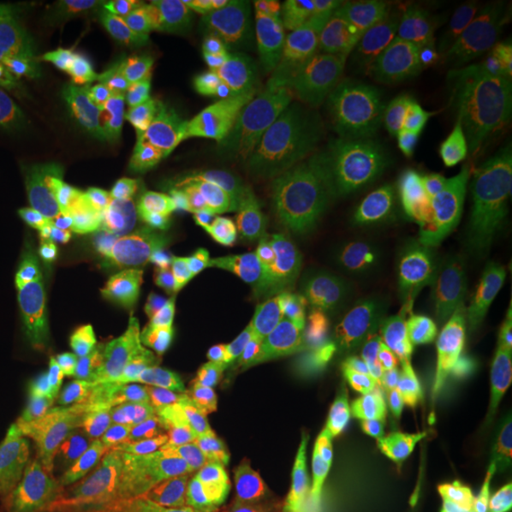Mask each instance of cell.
<instances>
[{
	"mask_svg": "<svg viewBox=\"0 0 512 512\" xmlns=\"http://www.w3.org/2000/svg\"><path fill=\"white\" fill-rule=\"evenodd\" d=\"M167 395L186 420L202 427L215 418V414L224 403L220 385L200 376L188 374L179 376L175 382L167 384Z\"/></svg>",
	"mask_w": 512,
	"mask_h": 512,
	"instance_id": "cell-34",
	"label": "cell"
},
{
	"mask_svg": "<svg viewBox=\"0 0 512 512\" xmlns=\"http://www.w3.org/2000/svg\"><path fill=\"white\" fill-rule=\"evenodd\" d=\"M247 40L256 54L281 71H298L304 61H317L321 52L319 23L304 6H285Z\"/></svg>",
	"mask_w": 512,
	"mask_h": 512,
	"instance_id": "cell-17",
	"label": "cell"
},
{
	"mask_svg": "<svg viewBox=\"0 0 512 512\" xmlns=\"http://www.w3.org/2000/svg\"><path fill=\"white\" fill-rule=\"evenodd\" d=\"M54 253L46 222L14 184L0 177V258L14 264H38Z\"/></svg>",
	"mask_w": 512,
	"mask_h": 512,
	"instance_id": "cell-21",
	"label": "cell"
},
{
	"mask_svg": "<svg viewBox=\"0 0 512 512\" xmlns=\"http://www.w3.org/2000/svg\"><path fill=\"white\" fill-rule=\"evenodd\" d=\"M141 476H143V467L139 461L116 458L103 450V469H101L99 480H103L105 484L131 488L141 480Z\"/></svg>",
	"mask_w": 512,
	"mask_h": 512,
	"instance_id": "cell-47",
	"label": "cell"
},
{
	"mask_svg": "<svg viewBox=\"0 0 512 512\" xmlns=\"http://www.w3.org/2000/svg\"><path fill=\"white\" fill-rule=\"evenodd\" d=\"M380 351L431 368L446 378L461 393L471 421H475L478 404L494 372L473 349L450 340H412L389 344Z\"/></svg>",
	"mask_w": 512,
	"mask_h": 512,
	"instance_id": "cell-15",
	"label": "cell"
},
{
	"mask_svg": "<svg viewBox=\"0 0 512 512\" xmlns=\"http://www.w3.org/2000/svg\"><path fill=\"white\" fill-rule=\"evenodd\" d=\"M101 446L105 452L120 459L128 461H143L147 456V437L139 427L120 425L107 439H101Z\"/></svg>",
	"mask_w": 512,
	"mask_h": 512,
	"instance_id": "cell-45",
	"label": "cell"
},
{
	"mask_svg": "<svg viewBox=\"0 0 512 512\" xmlns=\"http://www.w3.org/2000/svg\"><path fill=\"white\" fill-rule=\"evenodd\" d=\"M274 361L245 355L228 368L220 391L224 399H239V401H256L266 395L275 380Z\"/></svg>",
	"mask_w": 512,
	"mask_h": 512,
	"instance_id": "cell-35",
	"label": "cell"
},
{
	"mask_svg": "<svg viewBox=\"0 0 512 512\" xmlns=\"http://www.w3.org/2000/svg\"><path fill=\"white\" fill-rule=\"evenodd\" d=\"M370 366H382L401 384L418 416L429 429L454 423H473L461 393L435 370L391 357L382 351H374L353 366L351 372Z\"/></svg>",
	"mask_w": 512,
	"mask_h": 512,
	"instance_id": "cell-13",
	"label": "cell"
},
{
	"mask_svg": "<svg viewBox=\"0 0 512 512\" xmlns=\"http://www.w3.org/2000/svg\"><path fill=\"white\" fill-rule=\"evenodd\" d=\"M366 6L382 19L406 31L425 23L423 0H366Z\"/></svg>",
	"mask_w": 512,
	"mask_h": 512,
	"instance_id": "cell-42",
	"label": "cell"
},
{
	"mask_svg": "<svg viewBox=\"0 0 512 512\" xmlns=\"http://www.w3.org/2000/svg\"><path fill=\"white\" fill-rule=\"evenodd\" d=\"M408 459L431 484L446 492H465L475 475V456L467 442L446 433H431L427 442Z\"/></svg>",
	"mask_w": 512,
	"mask_h": 512,
	"instance_id": "cell-26",
	"label": "cell"
},
{
	"mask_svg": "<svg viewBox=\"0 0 512 512\" xmlns=\"http://www.w3.org/2000/svg\"><path fill=\"white\" fill-rule=\"evenodd\" d=\"M319 205L321 203L300 196L296 202L268 215H260L256 220L251 228V238L270 255L274 270L287 268L298 255L315 226Z\"/></svg>",
	"mask_w": 512,
	"mask_h": 512,
	"instance_id": "cell-23",
	"label": "cell"
},
{
	"mask_svg": "<svg viewBox=\"0 0 512 512\" xmlns=\"http://www.w3.org/2000/svg\"><path fill=\"white\" fill-rule=\"evenodd\" d=\"M456 512H512V509L509 505H495V507H486V509H473V511Z\"/></svg>",
	"mask_w": 512,
	"mask_h": 512,
	"instance_id": "cell-57",
	"label": "cell"
},
{
	"mask_svg": "<svg viewBox=\"0 0 512 512\" xmlns=\"http://www.w3.org/2000/svg\"><path fill=\"white\" fill-rule=\"evenodd\" d=\"M302 512H344L338 505H334L332 501H329V497H323V499H315L308 503L304 507Z\"/></svg>",
	"mask_w": 512,
	"mask_h": 512,
	"instance_id": "cell-56",
	"label": "cell"
},
{
	"mask_svg": "<svg viewBox=\"0 0 512 512\" xmlns=\"http://www.w3.org/2000/svg\"><path fill=\"white\" fill-rule=\"evenodd\" d=\"M135 427L147 437V465L169 469L190 465L202 458L205 427L186 420L173 406L167 395V384Z\"/></svg>",
	"mask_w": 512,
	"mask_h": 512,
	"instance_id": "cell-18",
	"label": "cell"
},
{
	"mask_svg": "<svg viewBox=\"0 0 512 512\" xmlns=\"http://www.w3.org/2000/svg\"><path fill=\"white\" fill-rule=\"evenodd\" d=\"M251 190L226 188L202 219V251L211 281L230 285L238 281L251 238Z\"/></svg>",
	"mask_w": 512,
	"mask_h": 512,
	"instance_id": "cell-12",
	"label": "cell"
},
{
	"mask_svg": "<svg viewBox=\"0 0 512 512\" xmlns=\"http://www.w3.org/2000/svg\"><path fill=\"white\" fill-rule=\"evenodd\" d=\"M321 29L317 61L336 67L365 69L380 61L385 23L361 0H310L302 4Z\"/></svg>",
	"mask_w": 512,
	"mask_h": 512,
	"instance_id": "cell-11",
	"label": "cell"
},
{
	"mask_svg": "<svg viewBox=\"0 0 512 512\" xmlns=\"http://www.w3.org/2000/svg\"><path fill=\"white\" fill-rule=\"evenodd\" d=\"M283 8L285 4L272 0H222L209 4V8L205 10V18L211 19L222 29L249 37L262 23L274 18Z\"/></svg>",
	"mask_w": 512,
	"mask_h": 512,
	"instance_id": "cell-36",
	"label": "cell"
},
{
	"mask_svg": "<svg viewBox=\"0 0 512 512\" xmlns=\"http://www.w3.org/2000/svg\"><path fill=\"white\" fill-rule=\"evenodd\" d=\"M126 348L128 336L103 349L97 361L110 401L122 418V425L135 427L162 395L165 384L129 365Z\"/></svg>",
	"mask_w": 512,
	"mask_h": 512,
	"instance_id": "cell-22",
	"label": "cell"
},
{
	"mask_svg": "<svg viewBox=\"0 0 512 512\" xmlns=\"http://www.w3.org/2000/svg\"><path fill=\"white\" fill-rule=\"evenodd\" d=\"M275 429L279 427H319L340 431L351 412L340 391L323 385L291 384L279 397L274 412Z\"/></svg>",
	"mask_w": 512,
	"mask_h": 512,
	"instance_id": "cell-24",
	"label": "cell"
},
{
	"mask_svg": "<svg viewBox=\"0 0 512 512\" xmlns=\"http://www.w3.org/2000/svg\"><path fill=\"white\" fill-rule=\"evenodd\" d=\"M179 198L184 205L196 213L200 219H205L211 207L219 200L224 184L220 183L215 173L205 167H192L188 171H171Z\"/></svg>",
	"mask_w": 512,
	"mask_h": 512,
	"instance_id": "cell-38",
	"label": "cell"
},
{
	"mask_svg": "<svg viewBox=\"0 0 512 512\" xmlns=\"http://www.w3.org/2000/svg\"><path fill=\"white\" fill-rule=\"evenodd\" d=\"M406 105L418 109L446 110L458 107L456 95L440 80L437 74L429 71H410L404 88Z\"/></svg>",
	"mask_w": 512,
	"mask_h": 512,
	"instance_id": "cell-40",
	"label": "cell"
},
{
	"mask_svg": "<svg viewBox=\"0 0 512 512\" xmlns=\"http://www.w3.org/2000/svg\"><path fill=\"white\" fill-rule=\"evenodd\" d=\"M444 160L427 141H416L397 148L387 158V175L391 183L406 192L431 194V184Z\"/></svg>",
	"mask_w": 512,
	"mask_h": 512,
	"instance_id": "cell-30",
	"label": "cell"
},
{
	"mask_svg": "<svg viewBox=\"0 0 512 512\" xmlns=\"http://www.w3.org/2000/svg\"><path fill=\"white\" fill-rule=\"evenodd\" d=\"M275 421L264 399H224L205 425L202 458L243 475L262 467L274 446Z\"/></svg>",
	"mask_w": 512,
	"mask_h": 512,
	"instance_id": "cell-10",
	"label": "cell"
},
{
	"mask_svg": "<svg viewBox=\"0 0 512 512\" xmlns=\"http://www.w3.org/2000/svg\"><path fill=\"white\" fill-rule=\"evenodd\" d=\"M431 429L418 425V423H397L387 427V440L389 444L404 454L406 458L414 452H418L421 446L429 439Z\"/></svg>",
	"mask_w": 512,
	"mask_h": 512,
	"instance_id": "cell-49",
	"label": "cell"
},
{
	"mask_svg": "<svg viewBox=\"0 0 512 512\" xmlns=\"http://www.w3.org/2000/svg\"><path fill=\"white\" fill-rule=\"evenodd\" d=\"M116 499L109 484L103 480H84L78 495V511L80 512H114Z\"/></svg>",
	"mask_w": 512,
	"mask_h": 512,
	"instance_id": "cell-50",
	"label": "cell"
},
{
	"mask_svg": "<svg viewBox=\"0 0 512 512\" xmlns=\"http://www.w3.org/2000/svg\"><path fill=\"white\" fill-rule=\"evenodd\" d=\"M122 338L126 334L112 325L61 330L48 336L59 408L65 418L76 421L97 439H107L122 425L97 361L103 349Z\"/></svg>",
	"mask_w": 512,
	"mask_h": 512,
	"instance_id": "cell-4",
	"label": "cell"
},
{
	"mask_svg": "<svg viewBox=\"0 0 512 512\" xmlns=\"http://www.w3.org/2000/svg\"><path fill=\"white\" fill-rule=\"evenodd\" d=\"M495 344L512 355V296L492 325Z\"/></svg>",
	"mask_w": 512,
	"mask_h": 512,
	"instance_id": "cell-52",
	"label": "cell"
},
{
	"mask_svg": "<svg viewBox=\"0 0 512 512\" xmlns=\"http://www.w3.org/2000/svg\"><path fill=\"white\" fill-rule=\"evenodd\" d=\"M473 448L484 475L497 482L512 480V393L494 372L475 418Z\"/></svg>",
	"mask_w": 512,
	"mask_h": 512,
	"instance_id": "cell-16",
	"label": "cell"
},
{
	"mask_svg": "<svg viewBox=\"0 0 512 512\" xmlns=\"http://www.w3.org/2000/svg\"><path fill=\"white\" fill-rule=\"evenodd\" d=\"M427 143L471 190L512 186V128L494 109L459 107L448 129Z\"/></svg>",
	"mask_w": 512,
	"mask_h": 512,
	"instance_id": "cell-7",
	"label": "cell"
},
{
	"mask_svg": "<svg viewBox=\"0 0 512 512\" xmlns=\"http://www.w3.org/2000/svg\"><path fill=\"white\" fill-rule=\"evenodd\" d=\"M211 2L194 0H124L112 4L97 23L99 42L122 44L154 31L198 19Z\"/></svg>",
	"mask_w": 512,
	"mask_h": 512,
	"instance_id": "cell-20",
	"label": "cell"
},
{
	"mask_svg": "<svg viewBox=\"0 0 512 512\" xmlns=\"http://www.w3.org/2000/svg\"><path fill=\"white\" fill-rule=\"evenodd\" d=\"M509 507H511V509H512V501H511V503H509Z\"/></svg>",
	"mask_w": 512,
	"mask_h": 512,
	"instance_id": "cell-61",
	"label": "cell"
},
{
	"mask_svg": "<svg viewBox=\"0 0 512 512\" xmlns=\"http://www.w3.org/2000/svg\"><path fill=\"white\" fill-rule=\"evenodd\" d=\"M236 473L219 463L198 459L186 475V486L192 501L205 512H222L224 497L236 480Z\"/></svg>",
	"mask_w": 512,
	"mask_h": 512,
	"instance_id": "cell-37",
	"label": "cell"
},
{
	"mask_svg": "<svg viewBox=\"0 0 512 512\" xmlns=\"http://www.w3.org/2000/svg\"><path fill=\"white\" fill-rule=\"evenodd\" d=\"M340 395L344 397V401L348 404L351 420L380 423L372 389L368 387L363 378H355V376L342 378L340 380Z\"/></svg>",
	"mask_w": 512,
	"mask_h": 512,
	"instance_id": "cell-44",
	"label": "cell"
},
{
	"mask_svg": "<svg viewBox=\"0 0 512 512\" xmlns=\"http://www.w3.org/2000/svg\"><path fill=\"white\" fill-rule=\"evenodd\" d=\"M308 118L298 110H268L245 120V147L260 167L302 156Z\"/></svg>",
	"mask_w": 512,
	"mask_h": 512,
	"instance_id": "cell-25",
	"label": "cell"
},
{
	"mask_svg": "<svg viewBox=\"0 0 512 512\" xmlns=\"http://www.w3.org/2000/svg\"><path fill=\"white\" fill-rule=\"evenodd\" d=\"M135 147L143 152L148 167L154 171L181 167L194 162L196 156V148L188 143L179 120L158 107L150 109L147 126Z\"/></svg>",
	"mask_w": 512,
	"mask_h": 512,
	"instance_id": "cell-29",
	"label": "cell"
},
{
	"mask_svg": "<svg viewBox=\"0 0 512 512\" xmlns=\"http://www.w3.org/2000/svg\"><path fill=\"white\" fill-rule=\"evenodd\" d=\"M404 110H406V116H408L412 128L418 131L421 141H431V139L439 137L440 133H444L448 126L454 122L459 107L446 110H429L404 105Z\"/></svg>",
	"mask_w": 512,
	"mask_h": 512,
	"instance_id": "cell-46",
	"label": "cell"
},
{
	"mask_svg": "<svg viewBox=\"0 0 512 512\" xmlns=\"http://www.w3.org/2000/svg\"><path fill=\"white\" fill-rule=\"evenodd\" d=\"M0 173L16 179L38 177L35 158L19 145L8 129L2 126H0Z\"/></svg>",
	"mask_w": 512,
	"mask_h": 512,
	"instance_id": "cell-43",
	"label": "cell"
},
{
	"mask_svg": "<svg viewBox=\"0 0 512 512\" xmlns=\"http://www.w3.org/2000/svg\"><path fill=\"white\" fill-rule=\"evenodd\" d=\"M198 38L220 71L251 92L274 95L298 86V71L275 69L256 54L247 37L222 29L211 19L198 21Z\"/></svg>",
	"mask_w": 512,
	"mask_h": 512,
	"instance_id": "cell-14",
	"label": "cell"
},
{
	"mask_svg": "<svg viewBox=\"0 0 512 512\" xmlns=\"http://www.w3.org/2000/svg\"><path fill=\"white\" fill-rule=\"evenodd\" d=\"M399 54L410 71H429L456 99L501 97L507 86L501 6L461 0L444 18L406 31Z\"/></svg>",
	"mask_w": 512,
	"mask_h": 512,
	"instance_id": "cell-1",
	"label": "cell"
},
{
	"mask_svg": "<svg viewBox=\"0 0 512 512\" xmlns=\"http://www.w3.org/2000/svg\"><path fill=\"white\" fill-rule=\"evenodd\" d=\"M456 6H458V0H423L425 21H435V19L444 18Z\"/></svg>",
	"mask_w": 512,
	"mask_h": 512,
	"instance_id": "cell-54",
	"label": "cell"
},
{
	"mask_svg": "<svg viewBox=\"0 0 512 512\" xmlns=\"http://www.w3.org/2000/svg\"><path fill=\"white\" fill-rule=\"evenodd\" d=\"M245 120L241 118L202 148H196L194 162L217 175L226 188H249L255 183L260 165L245 147Z\"/></svg>",
	"mask_w": 512,
	"mask_h": 512,
	"instance_id": "cell-27",
	"label": "cell"
},
{
	"mask_svg": "<svg viewBox=\"0 0 512 512\" xmlns=\"http://www.w3.org/2000/svg\"><path fill=\"white\" fill-rule=\"evenodd\" d=\"M340 476L300 454H287L255 471L236 476L224 497L222 512H302L329 497Z\"/></svg>",
	"mask_w": 512,
	"mask_h": 512,
	"instance_id": "cell-8",
	"label": "cell"
},
{
	"mask_svg": "<svg viewBox=\"0 0 512 512\" xmlns=\"http://www.w3.org/2000/svg\"><path fill=\"white\" fill-rule=\"evenodd\" d=\"M467 192H473V190L459 177L458 171H454L448 164L440 167L433 179V184H431V194H437L442 200L456 198V196L467 194Z\"/></svg>",
	"mask_w": 512,
	"mask_h": 512,
	"instance_id": "cell-51",
	"label": "cell"
},
{
	"mask_svg": "<svg viewBox=\"0 0 512 512\" xmlns=\"http://www.w3.org/2000/svg\"><path fill=\"white\" fill-rule=\"evenodd\" d=\"M38 431L55 450L69 458L82 459L101 446V439L93 437L82 425L65 416H46L37 421Z\"/></svg>",
	"mask_w": 512,
	"mask_h": 512,
	"instance_id": "cell-39",
	"label": "cell"
},
{
	"mask_svg": "<svg viewBox=\"0 0 512 512\" xmlns=\"http://www.w3.org/2000/svg\"><path fill=\"white\" fill-rule=\"evenodd\" d=\"M19 114L73 118L69 84L33 35L0 42V126Z\"/></svg>",
	"mask_w": 512,
	"mask_h": 512,
	"instance_id": "cell-9",
	"label": "cell"
},
{
	"mask_svg": "<svg viewBox=\"0 0 512 512\" xmlns=\"http://www.w3.org/2000/svg\"><path fill=\"white\" fill-rule=\"evenodd\" d=\"M2 128L8 129L31 156L46 152L57 156H76L82 152V137L74 126L73 118L19 114L12 116Z\"/></svg>",
	"mask_w": 512,
	"mask_h": 512,
	"instance_id": "cell-28",
	"label": "cell"
},
{
	"mask_svg": "<svg viewBox=\"0 0 512 512\" xmlns=\"http://www.w3.org/2000/svg\"><path fill=\"white\" fill-rule=\"evenodd\" d=\"M124 194L154 247L184 274L211 283L202 251V219L179 198L173 173H160L148 165L131 167Z\"/></svg>",
	"mask_w": 512,
	"mask_h": 512,
	"instance_id": "cell-6",
	"label": "cell"
},
{
	"mask_svg": "<svg viewBox=\"0 0 512 512\" xmlns=\"http://www.w3.org/2000/svg\"><path fill=\"white\" fill-rule=\"evenodd\" d=\"M302 156L262 167L251 186V202L260 215H268L300 198Z\"/></svg>",
	"mask_w": 512,
	"mask_h": 512,
	"instance_id": "cell-31",
	"label": "cell"
},
{
	"mask_svg": "<svg viewBox=\"0 0 512 512\" xmlns=\"http://www.w3.org/2000/svg\"><path fill=\"white\" fill-rule=\"evenodd\" d=\"M382 512H420L418 503L406 495H401L397 499H393Z\"/></svg>",
	"mask_w": 512,
	"mask_h": 512,
	"instance_id": "cell-55",
	"label": "cell"
},
{
	"mask_svg": "<svg viewBox=\"0 0 512 512\" xmlns=\"http://www.w3.org/2000/svg\"><path fill=\"white\" fill-rule=\"evenodd\" d=\"M150 105H147L143 99H133V97H114L107 103L93 105L84 112V120L99 124L103 128L109 129L112 135H116L122 141L128 143H137L141 137L143 129L147 126L148 116H150Z\"/></svg>",
	"mask_w": 512,
	"mask_h": 512,
	"instance_id": "cell-33",
	"label": "cell"
},
{
	"mask_svg": "<svg viewBox=\"0 0 512 512\" xmlns=\"http://www.w3.org/2000/svg\"><path fill=\"white\" fill-rule=\"evenodd\" d=\"M78 469L84 480H99L101 469H103V448L99 446L84 458L78 459Z\"/></svg>",
	"mask_w": 512,
	"mask_h": 512,
	"instance_id": "cell-53",
	"label": "cell"
},
{
	"mask_svg": "<svg viewBox=\"0 0 512 512\" xmlns=\"http://www.w3.org/2000/svg\"><path fill=\"white\" fill-rule=\"evenodd\" d=\"M437 287L444 315L494 325L512 296V194L484 217L454 274Z\"/></svg>",
	"mask_w": 512,
	"mask_h": 512,
	"instance_id": "cell-3",
	"label": "cell"
},
{
	"mask_svg": "<svg viewBox=\"0 0 512 512\" xmlns=\"http://www.w3.org/2000/svg\"><path fill=\"white\" fill-rule=\"evenodd\" d=\"M274 287L258 323V338L268 346H289L308 336L329 317L325 302L298 287L285 270H274Z\"/></svg>",
	"mask_w": 512,
	"mask_h": 512,
	"instance_id": "cell-19",
	"label": "cell"
},
{
	"mask_svg": "<svg viewBox=\"0 0 512 512\" xmlns=\"http://www.w3.org/2000/svg\"><path fill=\"white\" fill-rule=\"evenodd\" d=\"M509 194L511 186H499L423 207L374 241L372 277L414 275L440 285L458 268L480 222Z\"/></svg>",
	"mask_w": 512,
	"mask_h": 512,
	"instance_id": "cell-2",
	"label": "cell"
},
{
	"mask_svg": "<svg viewBox=\"0 0 512 512\" xmlns=\"http://www.w3.org/2000/svg\"><path fill=\"white\" fill-rule=\"evenodd\" d=\"M275 433H279V437L304 458L330 461L340 454V439L336 431L319 427H279Z\"/></svg>",
	"mask_w": 512,
	"mask_h": 512,
	"instance_id": "cell-41",
	"label": "cell"
},
{
	"mask_svg": "<svg viewBox=\"0 0 512 512\" xmlns=\"http://www.w3.org/2000/svg\"><path fill=\"white\" fill-rule=\"evenodd\" d=\"M42 18L37 12L18 10V8H0V42L21 35H35Z\"/></svg>",
	"mask_w": 512,
	"mask_h": 512,
	"instance_id": "cell-48",
	"label": "cell"
},
{
	"mask_svg": "<svg viewBox=\"0 0 512 512\" xmlns=\"http://www.w3.org/2000/svg\"><path fill=\"white\" fill-rule=\"evenodd\" d=\"M511 69H512V48H511Z\"/></svg>",
	"mask_w": 512,
	"mask_h": 512,
	"instance_id": "cell-60",
	"label": "cell"
},
{
	"mask_svg": "<svg viewBox=\"0 0 512 512\" xmlns=\"http://www.w3.org/2000/svg\"><path fill=\"white\" fill-rule=\"evenodd\" d=\"M507 10H509V18H511V33H512V2L507 4Z\"/></svg>",
	"mask_w": 512,
	"mask_h": 512,
	"instance_id": "cell-59",
	"label": "cell"
},
{
	"mask_svg": "<svg viewBox=\"0 0 512 512\" xmlns=\"http://www.w3.org/2000/svg\"><path fill=\"white\" fill-rule=\"evenodd\" d=\"M372 256L374 241L363 238L348 217L321 203L306 243L281 270L298 287L325 302L332 315L363 283L374 279Z\"/></svg>",
	"mask_w": 512,
	"mask_h": 512,
	"instance_id": "cell-5",
	"label": "cell"
},
{
	"mask_svg": "<svg viewBox=\"0 0 512 512\" xmlns=\"http://www.w3.org/2000/svg\"><path fill=\"white\" fill-rule=\"evenodd\" d=\"M349 376L363 378L368 387L372 389L376 408H378V418L385 427H391L397 423H418V425L427 427L418 416L416 408L410 403L401 384L382 366H370L363 370H355V372H349Z\"/></svg>",
	"mask_w": 512,
	"mask_h": 512,
	"instance_id": "cell-32",
	"label": "cell"
},
{
	"mask_svg": "<svg viewBox=\"0 0 512 512\" xmlns=\"http://www.w3.org/2000/svg\"><path fill=\"white\" fill-rule=\"evenodd\" d=\"M50 512H71V509L65 507V505H54V507L50 509Z\"/></svg>",
	"mask_w": 512,
	"mask_h": 512,
	"instance_id": "cell-58",
	"label": "cell"
}]
</instances>
